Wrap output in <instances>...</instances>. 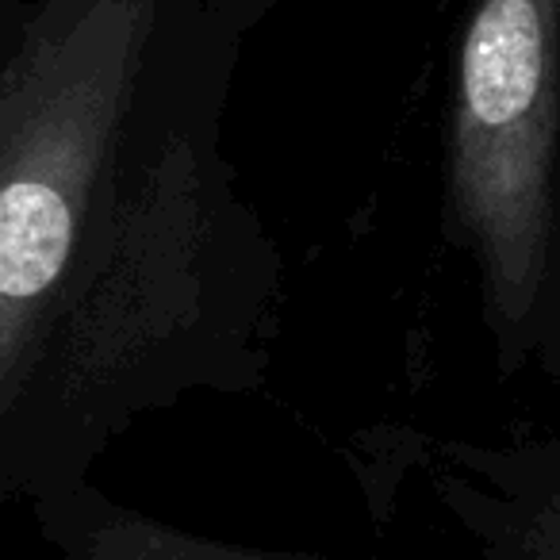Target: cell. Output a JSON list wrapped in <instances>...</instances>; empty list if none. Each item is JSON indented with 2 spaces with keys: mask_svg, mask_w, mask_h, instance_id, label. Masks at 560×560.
<instances>
[{
  "mask_svg": "<svg viewBox=\"0 0 560 560\" xmlns=\"http://www.w3.org/2000/svg\"><path fill=\"white\" fill-rule=\"evenodd\" d=\"M242 43L211 0H0V503L261 388L284 261L223 142Z\"/></svg>",
  "mask_w": 560,
  "mask_h": 560,
  "instance_id": "6da1fadb",
  "label": "cell"
},
{
  "mask_svg": "<svg viewBox=\"0 0 560 560\" xmlns=\"http://www.w3.org/2000/svg\"><path fill=\"white\" fill-rule=\"evenodd\" d=\"M35 522L58 560H312L180 529L104 495L93 480L35 503Z\"/></svg>",
  "mask_w": 560,
  "mask_h": 560,
  "instance_id": "3957f363",
  "label": "cell"
},
{
  "mask_svg": "<svg viewBox=\"0 0 560 560\" xmlns=\"http://www.w3.org/2000/svg\"><path fill=\"white\" fill-rule=\"evenodd\" d=\"M445 150V219L499 365L560 384V0L468 4Z\"/></svg>",
  "mask_w": 560,
  "mask_h": 560,
  "instance_id": "7a4b0ae2",
  "label": "cell"
},
{
  "mask_svg": "<svg viewBox=\"0 0 560 560\" xmlns=\"http://www.w3.org/2000/svg\"><path fill=\"white\" fill-rule=\"evenodd\" d=\"M280 4H284V0H211V12H215V20L226 32L246 39V35L254 32V27H261L265 16L277 12Z\"/></svg>",
  "mask_w": 560,
  "mask_h": 560,
  "instance_id": "277c9868",
  "label": "cell"
}]
</instances>
